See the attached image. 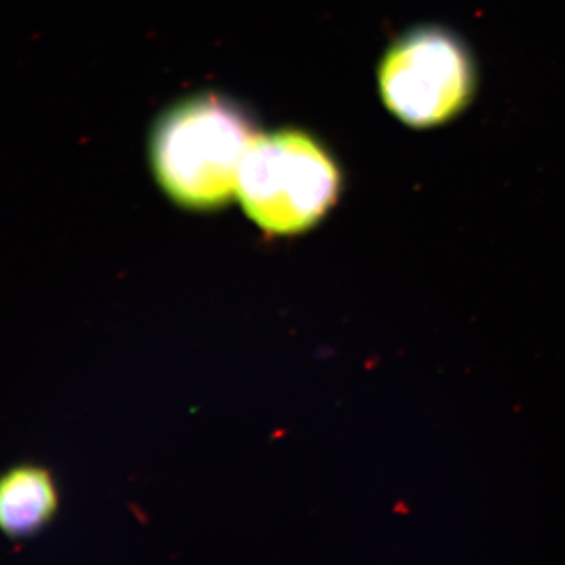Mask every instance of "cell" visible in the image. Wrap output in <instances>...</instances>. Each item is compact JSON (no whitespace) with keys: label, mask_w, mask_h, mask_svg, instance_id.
<instances>
[{"label":"cell","mask_w":565,"mask_h":565,"mask_svg":"<svg viewBox=\"0 0 565 565\" xmlns=\"http://www.w3.org/2000/svg\"><path fill=\"white\" fill-rule=\"evenodd\" d=\"M253 139L252 122L239 106L217 95L193 96L156 122L152 172L178 204L212 210L236 193Z\"/></svg>","instance_id":"cell-1"},{"label":"cell","mask_w":565,"mask_h":565,"mask_svg":"<svg viewBox=\"0 0 565 565\" xmlns=\"http://www.w3.org/2000/svg\"><path fill=\"white\" fill-rule=\"evenodd\" d=\"M340 189V169L319 141L300 131H277L253 139L236 193L264 232L297 234L321 221Z\"/></svg>","instance_id":"cell-2"},{"label":"cell","mask_w":565,"mask_h":565,"mask_svg":"<svg viewBox=\"0 0 565 565\" xmlns=\"http://www.w3.org/2000/svg\"><path fill=\"white\" fill-rule=\"evenodd\" d=\"M379 93L397 120L415 129L438 128L459 117L476 93V66L455 33L424 25L399 36L385 52Z\"/></svg>","instance_id":"cell-3"},{"label":"cell","mask_w":565,"mask_h":565,"mask_svg":"<svg viewBox=\"0 0 565 565\" xmlns=\"http://www.w3.org/2000/svg\"><path fill=\"white\" fill-rule=\"evenodd\" d=\"M57 508V486L46 468L22 463L0 475V531L10 539L39 533Z\"/></svg>","instance_id":"cell-4"}]
</instances>
